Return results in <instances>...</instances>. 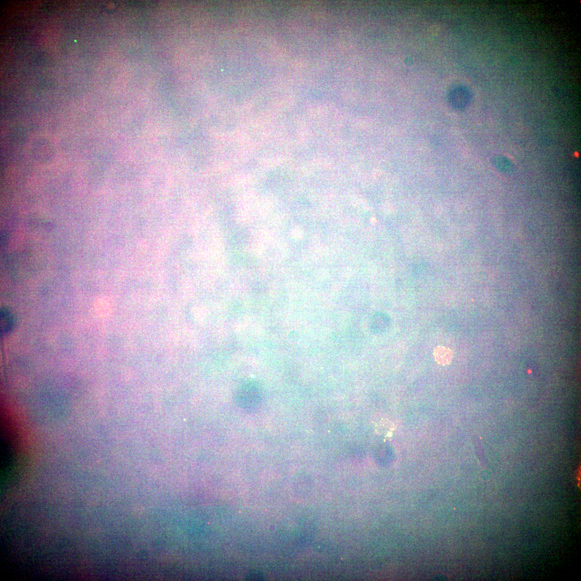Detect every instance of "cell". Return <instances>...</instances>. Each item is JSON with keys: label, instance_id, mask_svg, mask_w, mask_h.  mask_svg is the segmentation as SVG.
<instances>
[{"label": "cell", "instance_id": "6da1fadb", "mask_svg": "<svg viewBox=\"0 0 581 581\" xmlns=\"http://www.w3.org/2000/svg\"><path fill=\"white\" fill-rule=\"evenodd\" d=\"M472 95L470 90L460 86L454 88L448 95V101L453 109L458 111L465 110L470 104Z\"/></svg>", "mask_w": 581, "mask_h": 581}, {"label": "cell", "instance_id": "7a4b0ae2", "mask_svg": "<svg viewBox=\"0 0 581 581\" xmlns=\"http://www.w3.org/2000/svg\"><path fill=\"white\" fill-rule=\"evenodd\" d=\"M493 166L501 173L511 175L514 174L515 167L514 164L503 155H497L493 160Z\"/></svg>", "mask_w": 581, "mask_h": 581}, {"label": "cell", "instance_id": "3957f363", "mask_svg": "<svg viewBox=\"0 0 581 581\" xmlns=\"http://www.w3.org/2000/svg\"><path fill=\"white\" fill-rule=\"evenodd\" d=\"M0 331L4 335L10 333L14 328L15 320L10 310L3 308L0 313Z\"/></svg>", "mask_w": 581, "mask_h": 581}, {"label": "cell", "instance_id": "277c9868", "mask_svg": "<svg viewBox=\"0 0 581 581\" xmlns=\"http://www.w3.org/2000/svg\"><path fill=\"white\" fill-rule=\"evenodd\" d=\"M436 362L442 365H447L451 363L453 354L451 349L444 346H438L433 353Z\"/></svg>", "mask_w": 581, "mask_h": 581}]
</instances>
